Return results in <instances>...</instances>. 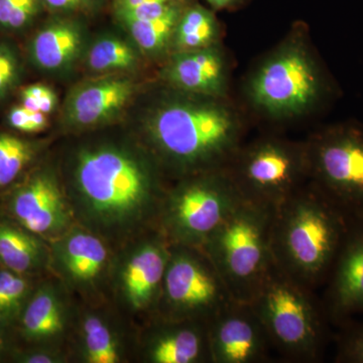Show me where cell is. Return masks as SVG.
Instances as JSON below:
<instances>
[{"label": "cell", "mask_w": 363, "mask_h": 363, "mask_svg": "<svg viewBox=\"0 0 363 363\" xmlns=\"http://www.w3.org/2000/svg\"><path fill=\"white\" fill-rule=\"evenodd\" d=\"M68 172L72 213L91 233L121 240L157 225L168 190L164 169L147 147L87 143L74 152Z\"/></svg>", "instance_id": "obj_1"}, {"label": "cell", "mask_w": 363, "mask_h": 363, "mask_svg": "<svg viewBox=\"0 0 363 363\" xmlns=\"http://www.w3.org/2000/svg\"><path fill=\"white\" fill-rule=\"evenodd\" d=\"M157 91L142 130L145 147L164 173L181 179L225 168L245 143V108L231 96H204L162 84Z\"/></svg>", "instance_id": "obj_2"}, {"label": "cell", "mask_w": 363, "mask_h": 363, "mask_svg": "<svg viewBox=\"0 0 363 363\" xmlns=\"http://www.w3.org/2000/svg\"><path fill=\"white\" fill-rule=\"evenodd\" d=\"M243 108L274 124L301 121L330 101L333 83L307 28L294 26L243 79Z\"/></svg>", "instance_id": "obj_3"}, {"label": "cell", "mask_w": 363, "mask_h": 363, "mask_svg": "<svg viewBox=\"0 0 363 363\" xmlns=\"http://www.w3.org/2000/svg\"><path fill=\"white\" fill-rule=\"evenodd\" d=\"M350 220L308 182L274 210L271 226L274 266L314 290L328 278Z\"/></svg>", "instance_id": "obj_4"}, {"label": "cell", "mask_w": 363, "mask_h": 363, "mask_svg": "<svg viewBox=\"0 0 363 363\" xmlns=\"http://www.w3.org/2000/svg\"><path fill=\"white\" fill-rule=\"evenodd\" d=\"M274 210L243 200L201 247L234 301L250 303L274 267Z\"/></svg>", "instance_id": "obj_5"}, {"label": "cell", "mask_w": 363, "mask_h": 363, "mask_svg": "<svg viewBox=\"0 0 363 363\" xmlns=\"http://www.w3.org/2000/svg\"><path fill=\"white\" fill-rule=\"evenodd\" d=\"M259 318L272 347L300 362H317L323 348V314L313 290L274 266L250 303Z\"/></svg>", "instance_id": "obj_6"}, {"label": "cell", "mask_w": 363, "mask_h": 363, "mask_svg": "<svg viewBox=\"0 0 363 363\" xmlns=\"http://www.w3.org/2000/svg\"><path fill=\"white\" fill-rule=\"evenodd\" d=\"M243 200L225 169L184 177L167 191L157 229L171 245L201 247Z\"/></svg>", "instance_id": "obj_7"}, {"label": "cell", "mask_w": 363, "mask_h": 363, "mask_svg": "<svg viewBox=\"0 0 363 363\" xmlns=\"http://www.w3.org/2000/svg\"><path fill=\"white\" fill-rule=\"evenodd\" d=\"M224 169L243 199L272 209L309 182L306 143L276 135L243 143Z\"/></svg>", "instance_id": "obj_8"}, {"label": "cell", "mask_w": 363, "mask_h": 363, "mask_svg": "<svg viewBox=\"0 0 363 363\" xmlns=\"http://www.w3.org/2000/svg\"><path fill=\"white\" fill-rule=\"evenodd\" d=\"M305 143L310 183L350 219H362V124H332Z\"/></svg>", "instance_id": "obj_9"}, {"label": "cell", "mask_w": 363, "mask_h": 363, "mask_svg": "<svg viewBox=\"0 0 363 363\" xmlns=\"http://www.w3.org/2000/svg\"><path fill=\"white\" fill-rule=\"evenodd\" d=\"M233 301L202 248L171 245L157 307L161 319L210 322Z\"/></svg>", "instance_id": "obj_10"}, {"label": "cell", "mask_w": 363, "mask_h": 363, "mask_svg": "<svg viewBox=\"0 0 363 363\" xmlns=\"http://www.w3.org/2000/svg\"><path fill=\"white\" fill-rule=\"evenodd\" d=\"M4 208L9 218L42 238H57L72 228L68 198L49 167L33 169L14 184Z\"/></svg>", "instance_id": "obj_11"}, {"label": "cell", "mask_w": 363, "mask_h": 363, "mask_svg": "<svg viewBox=\"0 0 363 363\" xmlns=\"http://www.w3.org/2000/svg\"><path fill=\"white\" fill-rule=\"evenodd\" d=\"M212 363H259L269 358L264 326L250 303L233 301L208 323Z\"/></svg>", "instance_id": "obj_12"}, {"label": "cell", "mask_w": 363, "mask_h": 363, "mask_svg": "<svg viewBox=\"0 0 363 363\" xmlns=\"http://www.w3.org/2000/svg\"><path fill=\"white\" fill-rule=\"evenodd\" d=\"M138 86L123 74L101 75L75 86L66 98L63 121L74 130L105 125L123 113Z\"/></svg>", "instance_id": "obj_13"}, {"label": "cell", "mask_w": 363, "mask_h": 363, "mask_svg": "<svg viewBox=\"0 0 363 363\" xmlns=\"http://www.w3.org/2000/svg\"><path fill=\"white\" fill-rule=\"evenodd\" d=\"M230 76L226 50L218 44L171 55L162 63L159 82L192 94L230 97Z\"/></svg>", "instance_id": "obj_14"}, {"label": "cell", "mask_w": 363, "mask_h": 363, "mask_svg": "<svg viewBox=\"0 0 363 363\" xmlns=\"http://www.w3.org/2000/svg\"><path fill=\"white\" fill-rule=\"evenodd\" d=\"M171 245L159 230L138 243L123 259L117 281L121 297L130 309L143 311L157 307Z\"/></svg>", "instance_id": "obj_15"}, {"label": "cell", "mask_w": 363, "mask_h": 363, "mask_svg": "<svg viewBox=\"0 0 363 363\" xmlns=\"http://www.w3.org/2000/svg\"><path fill=\"white\" fill-rule=\"evenodd\" d=\"M325 313L336 323H347L363 313V218L350 228L329 272Z\"/></svg>", "instance_id": "obj_16"}, {"label": "cell", "mask_w": 363, "mask_h": 363, "mask_svg": "<svg viewBox=\"0 0 363 363\" xmlns=\"http://www.w3.org/2000/svg\"><path fill=\"white\" fill-rule=\"evenodd\" d=\"M50 252V259L67 283L83 290L97 285L108 262L104 241L88 229H69L52 242Z\"/></svg>", "instance_id": "obj_17"}, {"label": "cell", "mask_w": 363, "mask_h": 363, "mask_svg": "<svg viewBox=\"0 0 363 363\" xmlns=\"http://www.w3.org/2000/svg\"><path fill=\"white\" fill-rule=\"evenodd\" d=\"M87 50L84 26L70 18L52 20L40 26L26 45L28 61L37 70L64 74L72 70Z\"/></svg>", "instance_id": "obj_18"}, {"label": "cell", "mask_w": 363, "mask_h": 363, "mask_svg": "<svg viewBox=\"0 0 363 363\" xmlns=\"http://www.w3.org/2000/svg\"><path fill=\"white\" fill-rule=\"evenodd\" d=\"M208 323L162 319L147 342V359L152 363L211 362Z\"/></svg>", "instance_id": "obj_19"}, {"label": "cell", "mask_w": 363, "mask_h": 363, "mask_svg": "<svg viewBox=\"0 0 363 363\" xmlns=\"http://www.w3.org/2000/svg\"><path fill=\"white\" fill-rule=\"evenodd\" d=\"M44 240L6 216L0 218V264L30 276L44 269L50 260Z\"/></svg>", "instance_id": "obj_20"}, {"label": "cell", "mask_w": 363, "mask_h": 363, "mask_svg": "<svg viewBox=\"0 0 363 363\" xmlns=\"http://www.w3.org/2000/svg\"><path fill=\"white\" fill-rule=\"evenodd\" d=\"M21 335L30 342H44L59 336L65 328L63 302L54 286L33 291L18 319Z\"/></svg>", "instance_id": "obj_21"}, {"label": "cell", "mask_w": 363, "mask_h": 363, "mask_svg": "<svg viewBox=\"0 0 363 363\" xmlns=\"http://www.w3.org/2000/svg\"><path fill=\"white\" fill-rule=\"evenodd\" d=\"M186 6L184 0L169 7L166 13L150 20L121 23L143 57L162 60V63L171 55L172 42L177 23Z\"/></svg>", "instance_id": "obj_22"}, {"label": "cell", "mask_w": 363, "mask_h": 363, "mask_svg": "<svg viewBox=\"0 0 363 363\" xmlns=\"http://www.w3.org/2000/svg\"><path fill=\"white\" fill-rule=\"evenodd\" d=\"M221 33L219 21L211 11L199 4L187 6L177 23L171 55L221 44Z\"/></svg>", "instance_id": "obj_23"}, {"label": "cell", "mask_w": 363, "mask_h": 363, "mask_svg": "<svg viewBox=\"0 0 363 363\" xmlns=\"http://www.w3.org/2000/svg\"><path fill=\"white\" fill-rule=\"evenodd\" d=\"M143 57L133 43L111 35L98 38L84 55L88 70L98 75L130 73L140 67Z\"/></svg>", "instance_id": "obj_24"}, {"label": "cell", "mask_w": 363, "mask_h": 363, "mask_svg": "<svg viewBox=\"0 0 363 363\" xmlns=\"http://www.w3.org/2000/svg\"><path fill=\"white\" fill-rule=\"evenodd\" d=\"M40 150L35 140L0 130V191L11 189L25 176Z\"/></svg>", "instance_id": "obj_25"}, {"label": "cell", "mask_w": 363, "mask_h": 363, "mask_svg": "<svg viewBox=\"0 0 363 363\" xmlns=\"http://www.w3.org/2000/svg\"><path fill=\"white\" fill-rule=\"evenodd\" d=\"M82 351L86 362H121V351L111 327L96 315H87L82 322Z\"/></svg>", "instance_id": "obj_26"}, {"label": "cell", "mask_w": 363, "mask_h": 363, "mask_svg": "<svg viewBox=\"0 0 363 363\" xmlns=\"http://www.w3.org/2000/svg\"><path fill=\"white\" fill-rule=\"evenodd\" d=\"M30 294L26 276L0 264V323L9 326L18 322Z\"/></svg>", "instance_id": "obj_27"}, {"label": "cell", "mask_w": 363, "mask_h": 363, "mask_svg": "<svg viewBox=\"0 0 363 363\" xmlns=\"http://www.w3.org/2000/svg\"><path fill=\"white\" fill-rule=\"evenodd\" d=\"M44 7L42 0H0V30L25 32L33 25Z\"/></svg>", "instance_id": "obj_28"}, {"label": "cell", "mask_w": 363, "mask_h": 363, "mask_svg": "<svg viewBox=\"0 0 363 363\" xmlns=\"http://www.w3.org/2000/svg\"><path fill=\"white\" fill-rule=\"evenodd\" d=\"M23 74V57L18 48L9 40L0 39V104L20 87Z\"/></svg>", "instance_id": "obj_29"}, {"label": "cell", "mask_w": 363, "mask_h": 363, "mask_svg": "<svg viewBox=\"0 0 363 363\" xmlns=\"http://www.w3.org/2000/svg\"><path fill=\"white\" fill-rule=\"evenodd\" d=\"M21 104L32 111L50 114L58 104L55 91L43 84H32L23 88L20 92Z\"/></svg>", "instance_id": "obj_30"}, {"label": "cell", "mask_w": 363, "mask_h": 363, "mask_svg": "<svg viewBox=\"0 0 363 363\" xmlns=\"http://www.w3.org/2000/svg\"><path fill=\"white\" fill-rule=\"evenodd\" d=\"M7 124L13 130L23 133H37L48 126L47 114L32 111L23 105H16L7 113Z\"/></svg>", "instance_id": "obj_31"}, {"label": "cell", "mask_w": 363, "mask_h": 363, "mask_svg": "<svg viewBox=\"0 0 363 363\" xmlns=\"http://www.w3.org/2000/svg\"><path fill=\"white\" fill-rule=\"evenodd\" d=\"M336 362L363 363V324L354 325L341 334Z\"/></svg>", "instance_id": "obj_32"}, {"label": "cell", "mask_w": 363, "mask_h": 363, "mask_svg": "<svg viewBox=\"0 0 363 363\" xmlns=\"http://www.w3.org/2000/svg\"><path fill=\"white\" fill-rule=\"evenodd\" d=\"M104 0H42L50 11L61 13H85L96 9Z\"/></svg>", "instance_id": "obj_33"}, {"label": "cell", "mask_w": 363, "mask_h": 363, "mask_svg": "<svg viewBox=\"0 0 363 363\" xmlns=\"http://www.w3.org/2000/svg\"><path fill=\"white\" fill-rule=\"evenodd\" d=\"M14 360L21 363H56L61 362L59 355L55 354L52 351L48 350H26L16 352L13 357Z\"/></svg>", "instance_id": "obj_34"}, {"label": "cell", "mask_w": 363, "mask_h": 363, "mask_svg": "<svg viewBox=\"0 0 363 363\" xmlns=\"http://www.w3.org/2000/svg\"><path fill=\"white\" fill-rule=\"evenodd\" d=\"M171 1H173V0H116V2H114V13H124V11H133V9H138V7Z\"/></svg>", "instance_id": "obj_35"}, {"label": "cell", "mask_w": 363, "mask_h": 363, "mask_svg": "<svg viewBox=\"0 0 363 363\" xmlns=\"http://www.w3.org/2000/svg\"><path fill=\"white\" fill-rule=\"evenodd\" d=\"M206 1L210 6L213 7V9H222L233 6L238 0H206Z\"/></svg>", "instance_id": "obj_36"}, {"label": "cell", "mask_w": 363, "mask_h": 363, "mask_svg": "<svg viewBox=\"0 0 363 363\" xmlns=\"http://www.w3.org/2000/svg\"><path fill=\"white\" fill-rule=\"evenodd\" d=\"M4 327H7L6 325L0 323V357L6 352L7 348V341L6 332H4Z\"/></svg>", "instance_id": "obj_37"}]
</instances>
